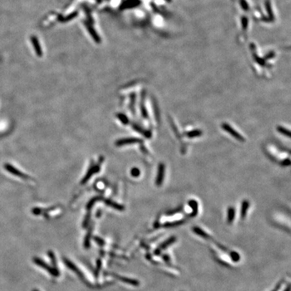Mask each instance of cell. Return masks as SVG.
Wrapping results in <instances>:
<instances>
[{
  "instance_id": "cell-20",
  "label": "cell",
  "mask_w": 291,
  "mask_h": 291,
  "mask_svg": "<svg viewBox=\"0 0 291 291\" xmlns=\"http://www.w3.org/2000/svg\"><path fill=\"white\" fill-rule=\"evenodd\" d=\"M106 203H107V204L110 206H111L113 207H114L115 209H117V210H123V207L121 205H119V204H116V203H115V202H113L111 201H107L106 202Z\"/></svg>"
},
{
  "instance_id": "cell-17",
  "label": "cell",
  "mask_w": 291,
  "mask_h": 291,
  "mask_svg": "<svg viewBox=\"0 0 291 291\" xmlns=\"http://www.w3.org/2000/svg\"><path fill=\"white\" fill-rule=\"evenodd\" d=\"M202 132L200 130H193L191 132H187L186 133V136L189 137H196L200 136L202 135Z\"/></svg>"
},
{
  "instance_id": "cell-28",
  "label": "cell",
  "mask_w": 291,
  "mask_h": 291,
  "mask_svg": "<svg viewBox=\"0 0 291 291\" xmlns=\"http://www.w3.org/2000/svg\"><path fill=\"white\" fill-rule=\"evenodd\" d=\"M32 291H39V290H37V289H34V290H32Z\"/></svg>"
},
{
  "instance_id": "cell-12",
  "label": "cell",
  "mask_w": 291,
  "mask_h": 291,
  "mask_svg": "<svg viewBox=\"0 0 291 291\" xmlns=\"http://www.w3.org/2000/svg\"><path fill=\"white\" fill-rule=\"evenodd\" d=\"M140 3V2L137 0H127V1L123 3L121 5L122 9H127V8H131L132 7L136 6L137 5Z\"/></svg>"
},
{
  "instance_id": "cell-9",
  "label": "cell",
  "mask_w": 291,
  "mask_h": 291,
  "mask_svg": "<svg viewBox=\"0 0 291 291\" xmlns=\"http://www.w3.org/2000/svg\"><path fill=\"white\" fill-rule=\"evenodd\" d=\"M85 25L87 28V29L88 30H89V33L90 35L92 36V38H93V39L96 41V42L97 43H99L100 41V39L99 37V35L97 34V32L95 31V30L93 29V27H92L89 23H86L85 22Z\"/></svg>"
},
{
  "instance_id": "cell-2",
  "label": "cell",
  "mask_w": 291,
  "mask_h": 291,
  "mask_svg": "<svg viewBox=\"0 0 291 291\" xmlns=\"http://www.w3.org/2000/svg\"><path fill=\"white\" fill-rule=\"evenodd\" d=\"M33 261L35 263V264L40 266V267H42V268L45 269L46 271H47L51 276H53L54 277L59 276V272L58 271V270L57 269H55L54 267L50 266L45 261H44L43 260H41L40 258H39V257H34L33 258Z\"/></svg>"
},
{
  "instance_id": "cell-4",
  "label": "cell",
  "mask_w": 291,
  "mask_h": 291,
  "mask_svg": "<svg viewBox=\"0 0 291 291\" xmlns=\"http://www.w3.org/2000/svg\"><path fill=\"white\" fill-rule=\"evenodd\" d=\"M222 127L223 128L224 131L226 132H228L229 134L231 135L233 137H234L235 139H237V140L240 142H245V138L240 134L239 132L237 131H235L234 129L230 126L228 123H223L222 125Z\"/></svg>"
},
{
  "instance_id": "cell-5",
  "label": "cell",
  "mask_w": 291,
  "mask_h": 291,
  "mask_svg": "<svg viewBox=\"0 0 291 291\" xmlns=\"http://www.w3.org/2000/svg\"><path fill=\"white\" fill-rule=\"evenodd\" d=\"M164 171H165V167L164 164L161 163L159 166L158 169V175H157L156 179V185L158 186H160L163 182L164 177Z\"/></svg>"
},
{
  "instance_id": "cell-14",
  "label": "cell",
  "mask_w": 291,
  "mask_h": 291,
  "mask_svg": "<svg viewBox=\"0 0 291 291\" xmlns=\"http://www.w3.org/2000/svg\"><path fill=\"white\" fill-rule=\"evenodd\" d=\"M92 236V228H90L89 232H88L86 236L84 239V246L86 249H89L90 247V237Z\"/></svg>"
},
{
  "instance_id": "cell-1",
  "label": "cell",
  "mask_w": 291,
  "mask_h": 291,
  "mask_svg": "<svg viewBox=\"0 0 291 291\" xmlns=\"http://www.w3.org/2000/svg\"><path fill=\"white\" fill-rule=\"evenodd\" d=\"M192 230H193V232L195 234H196L197 235H198V236H200L203 239L207 240V241H212L214 244H215L217 247H218V249H221V250L229 254V256L232 258V260H233V261L237 262V261H239L240 260V256H239V254L238 253L233 251L229 250L227 248L225 247L224 246H223V245H221L218 242H217L216 241H215V240L213 238H212L211 236H210L208 234L206 233L204 231V230H203L201 228L197 227V226H193V227L192 228Z\"/></svg>"
},
{
  "instance_id": "cell-7",
  "label": "cell",
  "mask_w": 291,
  "mask_h": 291,
  "mask_svg": "<svg viewBox=\"0 0 291 291\" xmlns=\"http://www.w3.org/2000/svg\"><path fill=\"white\" fill-rule=\"evenodd\" d=\"M111 275H112L113 276H114L115 278H117V279H118L119 280L121 281V282H123V283H126V284H131V285L134 286H138L140 285V282L138 281V280H137L132 279V278H127V277L120 276L117 275V274H111Z\"/></svg>"
},
{
  "instance_id": "cell-8",
  "label": "cell",
  "mask_w": 291,
  "mask_h": 291,
  "mask_svg": "<svg viewBox=\"0 0 291 291\" xmlns=\"http://www.w3.org/2000/svg\"><path fill=\"white\" fill-rule=\"evenodd\" d=\"M30 40H31V43H32V45H33L35 51L36 55H37V56H39V57L42 56V55H43L42 49H41V47L40 45L39 41L38 39L36 38V36H35L34 35L31 36H30Z\"/></svg>"
},
{
  "instance_id": "cell-21",
  "label": "cell",
  "mask_w": 291,
  "mask_h": 291,
  "mask_svg": "<svg viewBox=\"0 0 291 291\" xmlns=\"http://www.w3.org/2000/svg\"><path fill=\"white\" fill-rule=\"evenodd\" d=\"M101 266H102V263H101V260H98L96 261V270L94 271V275H95L96 278H98V277H99V272H100V269H101Z\"/></svg>"
},
{
  "instance_id": "cell-27",
  "label": "cell",
  "mask_w": 291,
  "mask_h": 291,
  "mask_svg": "<svg viewBox=\"0 0 291 291\" xmlns=\"http://www.w3.org/2000/svg\"><path fill=\"white\" fill-rule=\"evenodd\" d=\"M284 291H290V284H288L287 285V286H286V288L284 290Z\"/></svg>"
},
{
  "instance_id": "cell-22",
  "label": "cell",
  "mask_w": 291,
  "mask_h": 291,
  "mask_svg": "<svg viewBox=\"0 0 291 291\" xmlns=\"http://www.w3.org/2000/svg\"><path fill=\"white\" fill-rule=\"evenodd\" d=\"M284 280H281L279 283L276 284V286H275V288L272 290V291H278L280 288L282 287V286H283V284L284 283Z\"/></svg>"
},
{
  "instance_id": "cell-15",
  "label": "cell",
  "mask_w": 291,
  "mask_h": 291,
  "mask_svg": "<svg viewBox=\"0 0 291 291\" xmlns=\"http://www.w3.org/2000/svg\"><path fill=\"white\" fill-rule=\"evenodd\" d=\"M48 256L50 257L51 261V263L53 264V267H54L55 269H57V261H56V258H55V256L54 253L53 251H48Z\"/></svg>"
},
{
  "instance_id": "cell-16",
  "label": "cell",
  "mask_w": 291,
  "mask_h": 291,
  "mask_svg": "<svg viewBox=\"0 0 291 291\" xmlns=\"http://www.w3.org/2000/svg\"><path fill=\"white\" fill-rule=\"evenodd\" d=\"M185 220H177L171 222V223H167L164 224V227H174V226H177L179 225H181L184 223Z\"/></svg>"
},
{
  "instance_id": "cell-25",
  "label": "cell",
  "mask_w": 291,
  "mask_h": 291,
  "mask_svg": "<svg viewBox=\"0 0 291 291\" xmlns=\"http://www.w3.org/2000/svg\"><path fill=\"white\" fill-rule=\"evenodd\" d=\"M163 260L164 261H166L167 263V264H170V257L168 255H167V254H165V255L163 256Z\"/></svg>"
},
{
  "instance_id": "cell-13",
  "label": "cell",
  "mask_w": 291,
  "mask_h": 291,
  "mask_svg": "<svg viewBox=\"0 0 291 291\" xmlns=\"http://www.w3.org/2000/svg\"><path fill=\"white\" fill-rule=\"evenodd\" d=\"M227 223L229 224H232L235 217V209L233 207H229L227 212Z\"/></svg>"
},
{
  "instance_id": "cell-19",
  "label": "cell",
  "mask_w": 291,
  "mask_h": 291,
  "mask_svg": "<svg viewBox=\"0 0 291 291\" xmlns=\"http://www.w3.org/2000/svg\"><path fill=\"white\" fill-rule=\"evenodd\" d=\"M140 140L139 139H136V138H129V139L124 140L121 142H118V144H131V143H136L140 142Z\"/></svg>"
},
{
  "instance_id": "cell-23",
  "label": "cell",
  "mask_w": 291,
  "mask_h": 291,
  "mask_svg": "<svg viewBox=\"0 0 291 291\" xmlns=\"http://www.w3.org/2000/svg\"><path fill=\"white\" fill-rule=\"evenodd\" d=\"M94 240L96 242V243H98L99 245H105L104 240H103V239H101L99 237H94Z\"/></svg>"
},
{
  "instance_id": "cell-10",
  "label": "cell",
  "mask_w": 291,
  "mask_h": 291,
  "mask_svg": "<svg viewBox=\"0 0 291 291\" xmlns=\"http://www.w3.org/2000/svg\"><path fill=\"white\" fill-rule=\"evenodd\" d=\"M189 206L191 207L192 212L190 214V217H195L198 213V203L196 200H189L188 202Z\"/></svg>"
},
{
  "instance_id": "cell-18",
  "label": "cell",
  "mask_w": 291,
  "mask_h": 291,
  "mask_svg": "<svg viewBox=\"0 0 291 291\" xmlns=\"http://www.w3.org/2000/svg\"><path fill=\"white\" fill-rule=\"evenodd\" d=\"M277 130H278V132L279 133H282V134H283L284 136H288V137L290 136V131L288 130L287 129H286L285 127H283V126H278V127H277Z\"/></svg>"
},
{
  "instance_id": "cell-11",
  "label": "cell",
  "mask_w": 291,
  "mask_h": 291,
  "mask_svg": "<svg viewBox=\"0 0 291 291\" xmlns=\"http://www.w3.org/2000/svg\"><path fill=\"white\" fill-rule=\"evenodd\" d=\"M249 207V202L247 200H244L242 202L241 208V218L242 219H244L246 217Z\"/></svg>"
},
{
  "instance_id": "cell-26",
  "label": "cell",
  "mask_w": 291,
  "mask_h": 291,
  "mask_svg": "<svg viewBox=\"0 0 291 291\" xmlns=\"http://www.w3.org/2000/svg\"><path fill=\"white\" fill-rule=\"evenodd\" d=\"M132 175H133V176H138V175H140V171H139V170L137 169H134L133 170H132Z\"/></svg>"
},
{
  "instance_id": "cell-3",
  "label": "cell",
  "mask_w": 291,
  "mask_h": 291,
  "mask_svg": "<svg viewBox=\"0 0 291 291\" xmlns=\"http://www.w3.org/2000/svg\"><path fill=\"white\" fill-rule=\"evenodd\" d=\"M176 241H177V238L175 236L170 237L168 239L165 240L163 243H162L160 245H159V247L155 249L154 252V255L159 256L162 251L165 250L166 249L168 248L169 246L171 245H173Z\"/></svg>"
},
{
  "instance_id": "cell-6",
  "label": "cell",
  "mask_w": 291,
  "mask_h": 291,
  "mask_svg": "<svg viewBox=\"0 0 291 291\" xmlns=\"http://www.w3.org/2000/svg\"><path fill=\"white\" fill-rule=\"evenodd\" d=\"M63 262L65 263V264L66 265L67 267H69L70 270H72L73 272H74L75 273H76L80 278H84V274H82V272L78 268V267L74 264H73V263H72L70 260H69L67 258H63Z\"/></svg>"
},
{
  "instance_id": "cell-24",
  "label": "cell",
  "mask_w": 291,
  "mask_h": 291,
  "mask_svg": "<svg viewBox=\"0 0 291 291\" xmlns=\"http://www.w3.org/2000/svg\"><path fill=\"white\" fill-rule=\"evenodd\" d=\"M89 219H90V216H89V214H88L86 217V218L84 220V223H83V227L84 228L87 227V226L89 223Z\"/></svg>"
}]
</instances>
